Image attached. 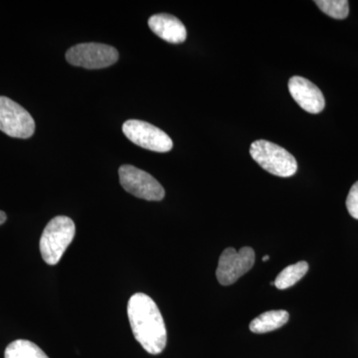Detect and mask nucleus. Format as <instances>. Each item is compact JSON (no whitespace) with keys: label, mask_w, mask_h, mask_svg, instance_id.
Returning a JSON list of instances; mask_svg holds the SVG:
<instances>
[{"label":"nucleus","mask_w":358,"mask_h":358,"mask_svg":"<svg viewBox=\"0 0 358 358\" xmlns=\"http://www.w3.org/2000/svg\"><path fill=\"white\" fill-rule=\"evenodd\" d=\"M7 219L6 214L4 213L3 211L0 210V225H2L4 222H6Z\"/></svg>","instance_id":"obj_16"},{"label":"nucleus","mask_w":358,"mask_h":358,"mask_svg":"<svg viewBox=\"0 0 358 358\" xmlns=\"http://www.w3.org/2000/svg\"><path fill=\"white\" fill-rule=\"evenodd\" d=\"M71 65L86 69H102L119 60V52L114 47L101 43H81L71 47L66 53Z\"/></svg>","instance_id":"obj_4"},{"label":"nucleus","mask_w":358,"mask_h":358,"mask_svg":"<svg viewBox=\"0 0 358 358\" xmlns=\"http://www.w3.org/2000/svg\"><path fill=\"white\" fill-rule=\"evenodd\" d=\"M152 31L169 43L180 44L185 41L187 33L185 26L171 14H155L148 20Z\"/></svg>","instance_id":"obj_10"},{"label":"nucleus","mask_w":358,"mask_h":358,"mask_svg":"<svg viewBox=\"0 0 358 358\" xmlns=\"http://www.w3.org/2000/svg\"><path fill=\"white\" fill-rule=\"evenodd\" d=\"M0 131L16 138H28L35 131L31 115L6 96H0Z\"/></svg>","instance_id":"obj_6"},{"label":"nucleus","mask_w":358,"mask_h":358,"mask_svg":"<svg viewBox=\"0 0 358 358\" xmlns=\"http://www.w3.org/2000/svg\"><path fill=\"white\" fill-rule=\"evenodd\" d=\"M317 7L329 17L345 20L350 13V2L348 0H317Z\"/></svg>","instance_id":"obj_14"},{"label":"nucleus","mask_w":358,"mask_h":358,"mask_svg":"<svg viewBox=\"0 0 358 358\" xmlns=\"http://www.w3.org/2000/svg\"><path fill=\"white\" fill-rule=\"evenodd\" d=\"M268 258H270V256L266 255L265 257H264V258H263L264 262H267V261L268 260Z\"/></svg>","instance_id":"obj_17"},{"label":"nucleus","mask_w":358,"mask_h":358,"mask_svg":"<svg viewBox=\"0 0 358 358\" xmlns=\"http://www.w3.org/2000/svg\"><path fill=\"white\" fill-rule=\"evenodd\" d=\"M120 182L124 189L138 199L148 201H160L164 199V187L150 173L138 167L124 164L119 169Z\"/></svg>","instance_id":"obj_5"},{"label":"nucleus","mask_w":358,"mask_h":358,"mask_svg":"<svg viewBox=\"0 0 358 358\" xmlns=\"http://www.w3.org/2000/svg\"><path fill=\"white\" fill-rule=\"evenodd\" d=\"M128 315L134 338L145 352L159 355L167 343V333L164 317L157 303L148 294H134L129 299Z\"/></svg>","instance_id":"obj_1"},{"label":"nucleus","mask_w":358,"mask_h":358,"mask_svg":"<svg viewBox=\"0 0 358 358\" xmlns=\"http://www.w3.org/2000/svg\"><path fill=\"white\" fill-rule=\"evenodd\" d=\"M289 91L301 109L310 114H319L324 109L326 101L320 90L303 77L294 76L289 81Z\"/></svg>","instance_id":"obj_9"},{"label":"nucleus","mask_w":358,"mask_h":358,"mask_svg":"<svg viewBox=\"0 0 358 358\" xmlns=\"http://www.w3.org/2000/svg\"><path fill=\"white\" fill-rule=\"evenodd\" d=\"M346 207H348L350 215L358 220V181L350 188L348 199H346Z\"/></svg>","instance_id":"obj_15"},{"label":"nucleus","mask_w":358,"mask_h":358,"mask_svg":"<svg viewBox=\"0 0 358 358\" xmlns=\"http://www.w3.org/2000/svg\"><path fill=\"white\" fill-rule=\"evenodd\" d=\"M76 227L72 219L57 216L47 224L40 239V252L44 262L54 266L64 255L74 239Z\"/></svg>","instance_id":"obj_2"},{"label":"nucleus","mask_w":358,"mask_h":358,"mask_svg":"<svg viewBox=\"0 0 358 358\" xmlns=\"http://www.w3.org/2000/svg\"><path fill=\"white\" fill-rule=\"evenodd\" d=\"M4 358H49L38 345L25 339H17L7 346Z\"/></svg>","instance_id":"obj_12"},{"label":"nucleus","mask_w":358,"mask_h":358,"mask_svg":"<svg viewBox=\"0 0 358 358\" xmlns=\"http://www.w3.org/2000/svg\"><path fill=\"white\" fill-rule=\"evenodd\" d=\"M289 320V313L287 310H270L259 315L250 324V331L254 334H266L275 331L285 326Z\"/></svg>","instance_id":"obj_11"},{"label":"nucleus","mask_w":358,"mask_h":358,"mask_svg":"<svg viewBox=\"0 0 358 358\" xmlns=\"http://www.w3.org/2000/svg\"><path fill=\"white\" fill-rule=\"evenodd\" d=\"M250 155L266 171L280 178H291L298 171L294 155L271 141H254L250 148Z\"/></svg>","instance_id":"obj_3"},{"label":"nucleus","mask_w":358,"mask_h":358,"mask_svg":"<svg viewBox=\"0 0 358 358\" xmlns=\"http://www.w3.org/2000/svg\"><path fill=\"white\" fill-rule=\"evenodd\" d=\"M308 271V264L305 261L288 266L278 275L275 280V288L286 289L291 288L294 285L305 277Z\"/></svg>","instance_id":"obj_13"},{"label":"nucleus","mask_w":358,"mask_h":358,"mask_svg":"<svg viewBox=\"0 0 358 358\" xmlns=\"http://www.w3.org/2000/svg\"><path fill=\"white\" fill-rule=\"evenodd\" d=\"M122 131L138 147L157 152H167L173 147V141L162 129L138 120H129L122 124Z\"/></svg>","instance_id":"obj_7"},{"label":"nucleus","mask_w":358,"mask_h":358,"mask_svg":"<svg viewBox=\"0 0 358 358\" xmlns=\"http://www.w3.org/2000/svg\"><path fill=\"white\" fill-rule=\"evenodd\" d=\"M255 264V252L250 247H243L239 251L234 248L224 250L219 258L217 271L218 282L222 286L234 284L242 275L249 272Z\"/></svg>","instance_id":"obj_8"}]
</instances>
